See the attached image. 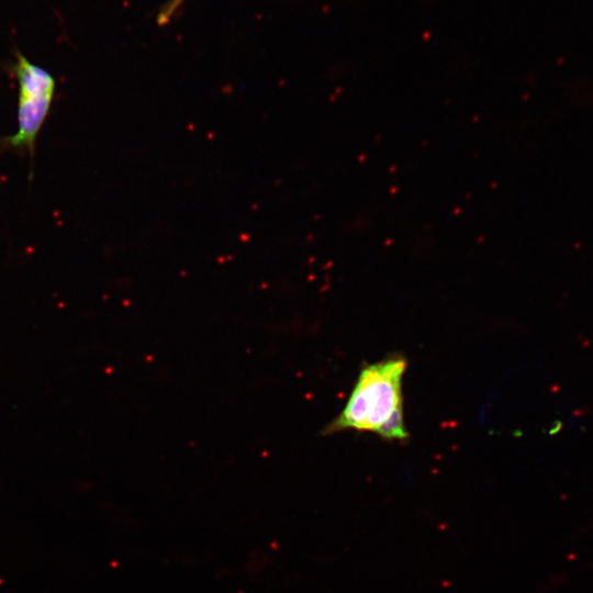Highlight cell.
Instances as JSON below:
<instances>
[{
    "mask_svg": "<svg viewBox=\"0 0 593 593\" xmlns=\"http://www.w3.org/2000/svg\"><path fill=\"white\" fill-rule=\"evenodd\" d=\"M184 1L186 0H168L158 13L157 23L159 25L167 24L174 18V15L180 9Z\"/></svg>",
    "mask_w": 593,
    "mask_h": 593,
    "instance_id": "obj_4",
    "label": "cell"
},
{
    "mask_svg": "<svg viewBox=\"0 0 593 593\" xmlns=\"http://www.w3.org/2000/svg\"><path fill=\"white\" fill-rule=\"evenodd\" d=\"M52 99L53 96L40 98L19 97V131L16 134L5 138L8 146L14 148H27L30 155L33 156L36 136L47 116Z\"/></svg>",
    "mask_w": 593,
    "mask_h": 593,
    "instance_id": "obj_2",
    "label": "cell"
},
{
    "mask_svg": "<svg viewBox=\"0 0 593 593\" xmlns=\"http://www.w3.org/2000/svg\"><path fill=\"white\" fill-rule=\"evenodd\" d=\"M405 368L402 356L363 365L342 413L323 427L321 435L356 429L376 433L387 440H405L409 437L402 398Z\"/></svg>",
    "mask_w": 593,
    "mask_h": 593,
    "instance_id": "obj_1",
    "label": "cell"
},
{
    "mask_svg": "<svg viewBox=\"0 0 593 593\" xmlns=\"http://www.w3.org/2000/svg\"><path fill=\"white\" fill-rule=\"evenodd\" d=\"M14 72L19 81L21 98H40L54 94L55 80L52 75L32 64L20 53L16 55Z\"/></svg>",
    "mask_w": 593,
    "mask_h": 593,
    "instance_id": "obj_3",
    "label": "cell"
}]
</instances>
